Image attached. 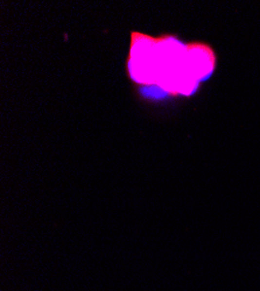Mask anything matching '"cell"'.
I'll return each mask as SVG.
<instances>
[{
	"label": "cell",
	"instance_id": "obj_1",
	"mask_svg": "<svg viewBox=\"0 0 260 291\" xmlns=\"http://www.w3.org/2000/svg\"><path fill=\"white\" fill-rule=\"evenodd\" d=\"M156 37L140 32L131 33L128 71L138 85H155Z\"/></svg>",
	"mask_w": 260,
	"mask_h": 291
},
{
	"label": "cell",
	"instance_id": "obj_2",
	"mask_svg": "<svg viewBox=\"0 0 260 291\" xmlns=\"http://www.w3.org/2000/svg\"><path fill=\"white\" fill-rule=\"evenodd\" d=\"M217 57L214 49L205 42L186 43V64L195 81L201 83L214 73Z\"/></svg>",
	"mask_w": 260,
	"mask_h": 291
}]
</instances>
